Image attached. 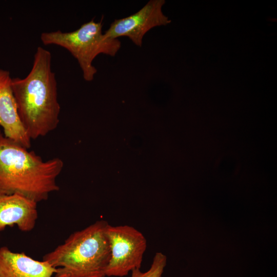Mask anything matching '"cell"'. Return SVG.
Wrapping results in <instances>:
<instances>
[{
	"mask_svg": "<svg viewBox=\"0 0 277 277\" xmlns=\"http://www.w3.org/2000/svg\"><path fill=\"white\" fill-rule=\"evenodd\" d=\"M51 57L49 51L38 47L29 74L12 81L18 115L31 140L47 135L60 123L61 107Z\"/></svg>",
	"mask_w": 277,
	"mask_h": 277,
	"instance_id": "6da1fadb",
	"label": "cell"
},
{
	"mask_svg": "<svg viewBox=\"0 0 277 277\" xmlns=\"http://www.w3.org/2000/svg\"><path fill=\"white\" fill-rule=\"evenodd\" d=\"M64 165L59 157L43 160L0 129V194H20L37 203L46 201L59 190L56 180Z\"/></svg>",
	"mask_w": 277,
	"mask_h": 277,
	"instance_id": "7a4b0ae2",
	"label": "cell"
},
{
	"mask_svg": "<svg viewBox=\"0 0 277 277\" xmlns=\"http://www.w3.org/2000/svg\"><path fill=\"white\" fill-rule=\"evenodd\" d=\"M105 220L71 234L43 261L56 269L53 277H106L111 249Z\"/></svg>",
	"mask_w": 277,
	"mask_h": 277,
	"instance_id": "3957f363",
	"label": "cell"
},
{
	"mask_svg": "<svg viewBox=\"0 0 277 277\" xmlns=\"http://www.w3.org/2000/svg\"><path fill=\"white\" fill-rule=\"evenodd\" d=\"M102 21L95 22L92 18L71 32H43L41 39L45 45H56L68 50L77 60L84 79L90 82L97 72L92 65L94 59L100 54L114 56L121 46L118 39L108 38L102 33Z\"/></svg>",
	"mask_w": 277,
	"mask_h": 277,
	"instance_id": "277c9868",
	"label": "cell"
},
{
	"mask_svg": "<svg viewBox=\"0 0 277 277\" xmlns=\"http://www.w3.org/2000/svg\"><path fill=\"white\" fill-rule=\"evenodd\" d=\"M111 258L106 276L123 277L136 269H140L147 248V240L143 234L127 225L111 226L107 229Z\"/></svg>",
	"mask_w": 277,
	"mask_h": 277,
	"instance_id": "5b68a950",
	"label": "cell"
},
{
	"mask_svg": "<svg viewBox=\"0 0 277 277\" xmlns=\"http://www.w3.org/2000/svg\"><path fill=\"white\" fill-rule=\"evenodd\" d=\"M164 0H150L136 13L125 18L116 19L104 34L110 38L129 37L136 46L141 47L145 34L152 28L166 25L170 20L162 11Z\"/></svg>",
	"mask_w": 277,
	"mask_h": 277,
	"instance_id": "8992f818",
	"label": "cell"
},
{
	"mask_svg": "<svg viewBox=\"0 0 277 277\" xmlns=\"http://www.w3.org/2000/svg\"><path fill=\"white\" fill-rule=\"evenodd\" d=\"M9 71L0 69V126L4 135L29 149L31 140L19 120Z\"/></svg>",
	"mask_w": 277,
	"mask_h": 277,
	"instance_id": "52a82bcc",
	"label": "cell"
},
{
	"mask_svg": "<svg viewBox=\"0 0 277 277\" xmlns=\"http://www.w3.org/2000/svg\"><path fill=\"white\" fill-rule=\"evenodd\" d=\"M37 204L20 194H0V231L15 225L22 231H31L38 218Z\"/></svg>",
	"mask_w": 277,
	"mask_h": 277,
	"instance_id": "ba28073f",
	"label": "cell"
},
{
	"mask_svg": "<svg viewBox=\"0 0 277 277\" xmlns=\"http://www.w3.org/2000/svg\"><path fill=\"white\" fill-rule=\"evenodd\" d=\"M55 272L46 261L13 252L6 246L0 248V277H53Z\"/></svg>",
	"mask_w": 277,
	"mask_h": 277,
	"instance_id": "9c48e42d",
	"label": "cell"
},
{
	"mask_svg": "<svg viewBox=\"0 0 277 277\" xmlns=\"http://www.w3.org/2000/svg\"><path fill=\"white\" fill-rule=\"evenodd\" d=\"M166 263V256L162 252H157L147 271L142 272L140 269H134L131 272V277H161Z\"/></svg>",
	"mask_w": 277,
	"mask_h": 277,
	"instance_id": "30bf717a",
	"label": "cell"
}]
</instances>
